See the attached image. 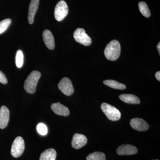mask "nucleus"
I'll use <instances>...</instances> for the list:
<instances>
[{"instance_id": "f257e3e1", "label": "nucleus", "mask_w": 160, "mask_h": 160, "mask_svg": "<svg viewBox=\"0 0 160 160\" xmlns=\"http://www.w3.org/2000/svg\"><path fill=\"white\" fill-rule=\"evenodd\" d=\"M121 51L119 42L117 40H113L106 46L104 51V54L107 59L114 61L119 57Z\"/></svg>"}, {"instance_id": "f03ea898", "label": "nucleus", "mask_w": 160, "mask_h": 160, "mask_svg": "<svg viewBox=\"0 0 160 160\" xmlns=\"http://www.w3.org/2000/svg\"><path fill=\"white\" fill-rule=\"evenodd\" d=\"M41 77V73L38 71H33L29 74L24 83V89L28 93L33 94L36 91L37 86Z\"/></svg>"}, {"instance_id": "7ed1b4c3", "label": "nucleus", "mask_w": 160, "mask_h": 160, "mask_svg": "<svg viewBox=\"0 0 160 160\" xmlns=\"http://www.w3.org/2000/svg\"><path fill=\"white\" fill-rule=\"evenodd\" d=\"M101 107L103 112L109 120L112 121H117L121 118V112L114 106L108 103H103L101 105Z\"/></svg>"}, {"instance_id": "20e7f679", "label": "nucleus", "mask_w": 160, "mask_h": 160, "mask_svg": "<svg viewBox=\"0 0 160 160\" xmlns=\"http://www.w3.org/2000/svg\"><path fill=\"white\" fill-rule=\"evenodd\" d=\"M25 150V142L23 138L18 137L15 139L12 145L11 153L14 158L19 157Z\"/></svg>"}, {"instance_id": "39448f33", "label": "nucleus", "mask_w": 160, "mask_h": 160, "mask_svg": "<svg viewBox=\"0 0 160 160\" xmlns=\"http://www.w3.org/2000/svg\"><path fill=\"white\" fill-rule=\"evenodd\" d=\"M68 12L69 9L66 2L64 1H60L55 9V18L59 22L62 21L68 14Z\"/></svg>"}, {"instance_id": "423d86ee", "label": "nucleus", "mask_w": 160, "mask_h": 160, "mask_svg": "<svg viewBox=\"0 0 160 160\" xmlns=\"http://www.w3.org/2000/svg\"><path fill=\"white\" fill-rule=\"evenodd\" d=\"M75 40L85 46H89L92 44L91 38L86 33L85 29L82 28H78L73 33Z\"/></svg>"}, {"instance_id": "0eeeda50", "label": "nucleus", "mask_w": 160, "mask_h": 160, "mask_svg": "<svg viewBox=\"0 0 160 160\" xmlns=\"http://www.w3.org/2000/svg\"><path fill=\"white\" fill-rule=\"evenodd\" d=\"M59 89L66 96L72 95L74 92V88L71 80L69 78H64L58 85Z\"/></svg>"}, {"instance_id": "6e6552de", "label": "nucleus", "mask_w": 160, "mask_h": 160, "mask_svg": "<svg viewBox=\"0 0 160 160\" xmlns=\"http://www.w3.org/2000/svg\"><path fill=\"white\" fill-rule=\"evenodd\" d=\"M130 125L133 129L138 131H145L149 129L147 122L140 118H134L131 119Z\"/></svg>"}, {"instance_id": "1a4fd4ad", "label": "nucleus", "mask_w": 160, "mask_h": 160, "mask_svg": "<svg viewBox=\"0 0 160 160\" xmlns=\"http://www.w3.org/2000/svg\"><path fill=\"white\" fill-rule=\"evenodd\" d=\"M87 138L86 136L79 133H75L72 141V146L74 149H78L84 147L87 144Z\"/></svg>"}, {"instance_id": "9d476101", "label": "nucleus", "mask_w": 160, "mask_h": 160, "mask_svg": "<svg viewBox=\"0 0 160 160\" xmlns=\"http://www.w3.org/2000/svg\"><path fill=\"white\" fill-rule=\"evenodd\" d=\"M138 152V149L135 146L129 144L122 145L117 150V152L119 155H131L137 154Z\"/></svg>"}, {"instance_id": "9b49d317", "label": "nucleus", "mask_w": 160, "mask_h": 160, "mask_svg": "<svg viewBox=\"0 0 160 160\" xmlns=\"http://www.w3.org/2000/svg\"><path fill=\"white\" fill-rule=\"evenodd\" d=\"M9 120V111L6 106H2L0 108V128H6L8 125Z\"/></svg>"}, {"instance_id": "f8f14e48", "label": "nucleus", "mask_w": 160, "mask_h": 160, "mask_svg": "<svg viewBox=\"0 0 160 160\" xmlns=\"http://www.w3.org/2000/svg\"><path fill=\"white\" fill-rule=\"evenodd\" d=\"M51 109L53 112L58 115L68 116L70 113L69 109L66 106L61 104L59 102L53 103L51 105Z\"/></svg>"}, {"instance_id": "ddd939ff", "label": "nucleus", "mask_w": 160, "mask_h": 160, "mask_svg": "<svg viewBox=\"0 0 160 160\" xmlns=\"http://www.w3.org/2000/svg\"><path fill=\"white\" fill-rule=\"evenodd\" d=\"M43 38L46 47L49 49L52 50L55 48L54 38L53 35L48 29L44 30L43 32Z\"/></svg>"}, {"instance_id": "4468645a", "label": "nucleus", "mask_w": 160, "mask_h": 160, "mask_svg": "<svg viewBox=\"0 0 160 160\" xmlns=\"http://www.w3.org/2000/svg\"><path fill=\"white\" fill-rule=\"evenodd\" d=\"M39 0H31L29 6L28 13V21L29 24H32L34 22V18L38 8Z\"/></svg>"}, {"instance_id": "2eb2a0df", "label": "nucleus", "mask_w": 160, "mask_h": 160, "mask_svg": "<svg viewBox=\"0 0 160 160\" xmlns=\"http://www.w3.org/2000/svg\"><path fill=\"white\" fill-rule=\"evenodd\" d=\"M119 98L124 102L130 104H139L140 103L139 98L136 96L131 94L120 95Z\"/></svg>"}, {"instance_id": "dca6fc26", "label": "nucleus", "mask_w": 160, "mask_h": 160, "mask_svg": "<svg viewBox=\"0 0 160 160\" xmlns=\"http://www.w3.org/2000/svg\"><path fill=\"white\" fill-rule=\"evenodd\" d=\"M57 152L53 149H46L42 152L40 156V160H55Z\"/></svg>"}, {"instance_id": "f3484780", "label": "nucleus", "mask_w": 160, "mask_h": 160, "mask_svg": "<svg viewBox=\"0 0 160 160\" xmlns=\"http://www.w3.org/2000/svg\"><path fill=\"white\" fill-rule=\"evenodd\" d=\"M103 83L106 86L114 89L123 90L126 89V85L113 80H105Z\"/></svg>"}, {"instance_id": "a211bd4d", "label": "nucleus", "mask_w": 160, "mask_h": 160, "mask_svg": "<svg viewBox=\"0 0 160 160\" xmlns=\"http://www.w3.org/2000/svg\"><path fill=\"white\" fill-rule=\"evenodd\" d=\"M86 160H106V155L101 152H95L89 154Z\"/></svg>"}, {"instance_id": "6ab92c4d", "label": "nucleus", "mask_w": 160, "mask_h": 160, "mask_svg": "<svg viewBox=\"0 0 160 160\" xmlns=\"http://www.w3.org/2000/svg\"><path fill=\"white\" fill-rule=\"evenodd\" d=\"M138 7L140 12L144 16L146 17V18H149L150 17L151 13L146 2H140L138 4Z\"/></svg>"}, {"instance_id": "aec40b11", "label": "nucleus", "mask_w": 160, "mask_h": 160, "mask_svg": "<svg viewBox=\"0 0 160 160\" xmlns=\"http://www.w3.org/2000/svg\"><path fill=\"white\" fill-rule=\"evenodd\" d=\"M24 62V55L22 51L18 50L17 52L16 56V64L18 68H21Z\"/></svg>"}, {"instance_id": "412c9836", "label": "nucleus", "mask_w": 160, "mask_h": 160, "mask_svg": "<svg viewBox=\"0 0 160 160\" xmlns=\"http://www.w3.org/2000/svg\"><path fill=\"white\" fill-rule=\"evenodd\" d=\"M11 19L7 18L0 22V34L6 31L11 24Z\"/></svg>"}, {"instance_id": "4be33fe9", "label": "nucleus", "mask_w": 160, "mask_h": 160, "mask_svg": "<svg viewBox=\"0 0 160 160\" xmlns=\"http://www.w3.org/2000/svg\"><path fill=\"white\" fill-rule=\"evenodd\" d=\"M37 129L38 133L42 135L45 136L48 133V128L43 123H39L37 126Z\"/></svg>"}, {"instance_id": "5701e85b", "label": "nucleus", "mask_w": 160, "mask_h": 160, "mask_svg": "<svg viewBox=\"0 0 160 160\" xmlns=\"http://www.w3.org/2000/svg\"><path fill=\"white\" fill-rule=\"evenodd\" d=\"M0 82L3 84H6L8 82L6 76L1 71H0Z\"/></svg>"}, {"instance_id": "b1692460", "label": "nucleus", "mask_w": 160, "mask_h": 160, "mask_svg": "<svg viewBox=\"0 0 160 160\" xmlns=\"http://www.w3.org/2000/svg\"><path fill=\"white\" fill-rule=\"evenodd\" d=\"M155 77L158 81H160V72L158 71L155 73Z\"/></svg>"}, {"instance_id": "393cba45", "label": "nucleus", "mask_w": 160, "mask_h": 160, "mask_svg": "<svg viewBox=\"0 0 160 160\" xmlns=\"http://www.w3.org/2000/svg\"><path fill=\"white\" fill-rule=\"evenodd\" d=\"M157 49L158 51L159 52V54H160V43L159 42L157 46Z\"/></svg>"}, {"instance_id": "a878e982", "label": "nucleus", "mask_w": 160, "mask_h": 160, "mask_svg": "<svg viewBox=\"0 0 160 160\" xmlns=\"http://www.w3.org/2000/svg\"></svg>"}]
</instances>
